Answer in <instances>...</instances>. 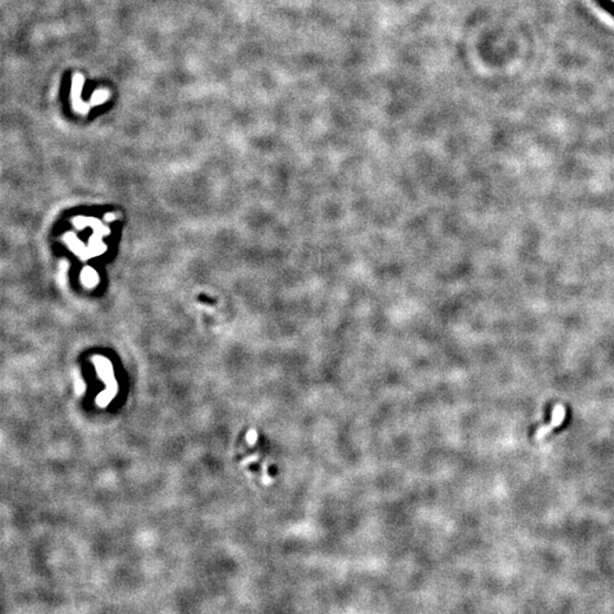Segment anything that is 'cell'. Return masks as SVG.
I'll list each match as a JSON object with an SVG mask.
<instances>
[{
  "mask_svg": "<svg viewBox=\"0 0 614 614\" xmlns=\"http://www.w3.org/2000/svg\"><path fill=\"white\" fill-rule=\"evenodd\" d=\"M565 416H567V409L563 406L562 404H557L555 405L553 407V411H551V420L550 422L548 423L546 425L540 426V428L537 430L535 433V440L537 442H540V440L545 439L546 437L550 436V433L553 431L555 428L560 426L563 421L565 420Z\"/></svg>",
  "mask_w": 614,
  "mask_h": 614,
  "instance_id": "6da1fadb",
  "label": "cell"
},
{
  "mask_svg": "<svg viewBox=\"0 0 614 614\" xmlns=\"http://www.w3.org/2000/svg\"><path fill=\"white\" fill-rule=\"evenodd\" d=\"M83 85H85V78L81 74H75L72 80L71 98L73 107L80 114H85L90 109V107H91L90 103H85L83 100H81Z\"/></svg>",
  "mask_w": 614,
  "mask_h": 614,
  "instance_id": "7a4b0ae2",
  "label": "cell"
},
{
  "mask_svg": "<svg viewBox=\"0 0 614 614\" xmlns=\"http://www.w3.org/2000/svg\"><path fill=\"white\" fill-rule=\"evenodd\" d=\"M108 97L109 93L106 90H97V91L93 92L91 100H90V105H91V107L100 105V104L105 103L108 99Z\"/></svg>",
  "mask_w": 614,
  "mask_h": 614,
  "instance_id": "3957f363",
  "label": "cell"
},
{
  "mask_svg": "<svg viewBox=\"0 0 614 614\" xmlns=\"http://www.w3.org/2000/svg\"><path fill=\"white\" fill-rule=\"evenodd\" d=\"M613 1H614V0H613Z\"/></svg>",
  "mask_w": 614,
  "mask_h": 614,
  "instance_id": "277c9868",
  "label": "cell"
}]
</instances>
